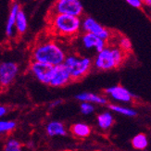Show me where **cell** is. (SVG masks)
<instances>
[{
	"label": "cell",
	"mask_w": 151,
	"mask_h": 151,
	"mask_svg": "<svg viewBox=\"0 0 151 151\" xmlns=\"http://www.w3.org/2000/svg\"><path fill=\"white\" fill-rule=\"evenodd\" d=\"M6 112H8L5 106H1V105H0V118L4 117L6 114Z\"/></svg>",
	"instance_id": "obj_25"
},
{
	"label": "cell",
	"mask_w": 151,
	"mask_h": 151,
	"mask_svg": "<svg viewBox=\"0 0 151 151\" xmlns=\"http://www.w3.org/2000/svg\"><path fill=\"white\" fill-rule=\"evenodd\" d=\"M92 63L90 58L76 55L66 56L63 62L69 70L71 81H78L83 78L91 70Z\"/></svg>",
	"instance_id": "obj_4"
},
{
	"label": "cell",
	"mask_w": 151,
	"mask_h": 151,
	"mask_svg": "<svg viewBox=\"0 0 151 151\" xmlns=\"http://www.w3.org/2000/svg\"><path fill=\"white\" fill-rule=\"evenodd\" d=\"M62 102V100H60V99H58V100H55V101H53L51 104H50V107L51 108H55V107H57V106H58L60 103Z\"/></svg>",
	"instance_id": "obj_26"
},
{
	"label": "cell",
	"mask_w": 151,
	"mask_h": 151,
	"mask_svg": "<svg viewBox=\"0 0 151 151\" xmlns=\"http://www.w3.org/2000/svg\"><path fill=\"white\" fill-rule=\"evenodd\" d=\"M75 97L77 100L81 102H89L92 104H98V105H106L108 103V99L106 97L94 93H88V92L78 94Z\"/></svg>",
	"instance_id": "obj_12"
},
{
	"label": "cell",
	"mask_w": 151,
	"mask_h": 151,
	"mask_svg": "<svg viewBox=\"0 0 151 151\" xmlns=\"http://www.w3.org/2000/svg\"><path fill=\"white\" fill-rule=\"evenodd\" d=\"M82 25L85 32H91V34L96 35L106 42L111 38V32L109 30L103 27L99 22H97L93 18L85 17L82 22Z\"/></svg>",
	"instance_id": "obj_8"
},
{
	"label": "cell",
	"mask_w": 151,
	"mask_h": 151,
	"mask_svg": "<svg viewBox=\"0 0 151 151\" xmlns=\"http://www.w3.org/2000/svg\"><path fill=\"white\" fill-rule=\"evenodd\" d=\"M55 66L48 63L32 60L30 64V70L39 82L45 84H49V82L54 73Z\"/></svg>",
	"instance_id": "obj_6"
},
{
	"label": "cell",
	"mask_w": 151,
	"mask_h": 151,
	"mask_svg": "<svg viewBox=\"0 0 151 151\" xmlns=\"http://www.w3.org/2000/svg\"><path fill=\"white\" fill-rule=\"evenodd\" d=\"M125 58L126 52L122 50L119 47L106 45L101 51L97 52L94 60V66L100 70H110L119 67Z\"/></svg>",
	"instance_id": "obj_3"
},
{
	"label": "cell",
	"mask_w": 151,
	"mask_h": 151,
	"mask_svg": "<svg viewBox=\"0 0 151 151\" xmlns=\"http://www.w3.org/2000/svg\"><path fill=\"white\" fill-rule=\"evenodd\" d=\"M71 81L70 73L66 66L62 63L54 68V73L49 82V85L53 87H61L68 84Z\"/></svg>",
	"instance_id": "obj_9"
},
{
	"label": "cell",
	"mask_w": 151,
	"mask_h": 151,
	"mask_svg": "<svg viewBox=\"0 0 151 151\" xmlns=\"http://www.w3.org/2000/svg\"><path fill=\"white\" fill-rule=\"evenodd\" d=\"M19 10V6L18 3H14L11 6V9L9 12V15L6 24V35L8 37H12L14 35V28H15V22L17 13Z\"/></svg>",
	"instance_id": "obj_13"
},
{
	"label": "cell",
	"mask_w": 151,
	"mask_h": 151,
	"mask_svg": "<svg viewBox=\"0 0 151 151\" xmlns=\"http://www.w3.org/2000/svg\"><path fill=\"white\" fill-rule=\"evenodd\" d=\"M4 151H22V144L16 139H9L6 143Z\"/></svg>",
	"instance_id": "obj_21"
},
{
	"label": "cell",
	"mask_w": 151,
	"mask_h": 151,
	"mask_svg": "<svg viewBox=\"0 0 151 151\" xmlns=\"http://www.w3.org/2000/svg\"><path fill=\"white\" fill-rule=\"evenodd\" d=\"M81 112L83 115H89L91 113H93L95 111V107L92 103L89 102H82L80 106Z\"/></svg>",
	"instance_id": "obj_23"
},
{
	"label": "cell",
	"mask_w": 151,
	"mask_h": 151,
	"mask_svg": "<svg viewBox=\"0 0 151 151\" xmlns=\"http://www.w3.org/2000/svg\"><path fill=\"white\" fill-rule=\"evenodd\" d=\"M50 11V14H67L80 17L83 12V6L80 0H56Z\"/></svg>",
	"instance_id": "obj_5"
},
{
	"label": "cell",
	"mask_w": 151,
	"mask_h": 151,
	"mask_svg": "<svg viewBox=\"0 0 151 151\" xmlns=\"http://www.w3.org/2000/svg\"><path fill=\"white\" fill-rule=\"evenodd\" d=\"M144 2L146 3V5H147V6H150V5H151V0H145Z\"/></svg>",
	"instance_id": "obj_27"
},
{
	"label": "cell",
	"mask_w": 151,
	"mask_h": 151,
	"mask_svg": "<svg viewBox=\"0 0 151 151\" xmlns=\"http://www.w3.org/2000/svg\"><path fill=\"white\" fill-rule=\"evenodd\" d=\"M65 57L66 53L64 49L54 41H45L38 44L32 52V60L48 63L53 66L62 64Z\"/></svg>",
	"instance_id": "obj_1"
},
{
	"label": "cell",
	"mask_w": 151,
	"mask_h": 151,
	"mask_svg": "<svg viewBox=\"0 0 151 151\" xmlns=\"http://www.w3.org/2000/svg\"><path fill=\"white\" fill-rule=\"evenodd\" d=\"M70 132L74 136L79 137V138H85L90 135L92 129L86 123L83 122H77L74 123L70 127Z\"/></svg>",
	"instance_id": "obj_15"
},
{
	"label": "cell",
	"mask_w": 151,
	"mask_h": 151,
	"mask_svg": "<svg viewBox=\"0 0 151 151\" xmlns=\"http://www.w3.org/2000/svg\"><path fill=\"white\" fill-rule=\"evenodd\" d=\"M82 45L86 49H95L96 52L101 51L107 45V42L91 32H85L81 37Z\"/></svg>",
	"instance_id": "obj_11"
},
{
	"label": "cell",
	"mask_w": 151,
	"mask_h": 151,
	"mask_svg": "<svg viewBox=\"0 0 151 151\" xmlns=\"http://www.w3.org/2000/svg\"><path fill=\"white\" fill-rule=\"evenodd\" d=\"M15 27L16 31L18 34L22 35L26 32L28 27V21H27V17H26L24 11L19 9L17 13L16 16V22H15Z\"/></svg>",
	"instance_id": "obj_17"
},
{
	"label": "cell",
	"mask_w": 151,
	"mask_h": 151,
	"mask_svg": "<svg viewBox=\"0 0 151 151\" xmlns=\"http://www.w3.org/2000/svg\"><path fill=\"white\" fill-rule=\"evenodd\" d=\"M19 73L18 64L12 61H3L0 63V85L9 86L13 83Z\"/></svg>",
	"instance_id": "obj_7"
},
{
	"label": "cell",
	"mask_w": 151,
	"mask_h": 151,
	"mask_svg": "<svg viewBox=\"0 0 151 151\" xmlns=\"http://www.w3.org/2000/svg\"><path fill=\"white\" fill-rule=\"evenodd\" d=\"M47 134L49 136H64L67 134V130L64 124L58 121H52L47 125Z\"/></svg>",
	"instance_id": "obj_14"
},
{
	"label": "cell",
	"mask_w": 151,
	"mask_h": 151,
	"mask_svg": "<svg viewBox=\"0 0 151 151\" xmlns=\"http://www.w3.org/2000/svg\"><path fill=\"white\" fill-rule=\"evenodd\" d=\"M125 1L130 5L134 6V8L135 9H141L142 6H143V1H141V0H125Z\"/></svg>",
	"instance_id": "obj_24"
},
{
	"label": "cell",
	"mask_w": 151,
	"mask_h": 151,
	"mask_svg": "<svg viewBox=\"0 0 151 151\" xmlns=\"http://www.w3.org/2000/svg\"><path fill=\"white\" fill-rule=\"evenodd\" d=\"M49 25L54 34L70 37L76 35L80 32L82 21L80 17L67 14H50Z\"/></svg>",
	"instance_id": "obj_2"
},
{
	"label": "cell",
	"mask_w": 151,
	"mask_h": 151,
	"mask_svg": "<svg viewBox=\"0 0 151 151\" xmlns=\"http://www.w3.org/2000/svg\"><path fill=\"white\" fill-rule=\"evenodd\" d=\"M105 92L113 100L122 103L132 102L134 97H135L132 92H130L127 88L122 86V85H113V86L108 87Z\"/></svg>",
	"instance_id": "obj_10"
},
{
	"label": "cell",
	"mask_w": 151,
	"mask_h": 151,
	"mask_svg": "<svg viewBox=\"0 0 151 151\" xmlns=\"http://www.w3.org/2000/svg\"><path fill=\"white\" fill-rule=\"evenodd\" d=\"M97 125L102 130H108L114 123V118L110 112L109 111H105V112L100 113L96 118Z\"/></svg>",
	"instance_id": "obj_16"
},
{
	"label": "cell",
	"mask_w": 151,
	"mask_h": 151,
	"mask_svg": "<svg viewBox=\"0 0 151 151\" xmlns=\"http://www.w3.org/2000/svg\"><path fill=\"white\" fill-rule=\"evenodd\" d=\"M141 1H143V2H144V1H145V0H141Z\"/></svg>",
	"instance_id": "obj_28"
},
{
	"label": "cell",
	"mask_w": 151,
	"mask_h": 151,
	"mask_svg": "<svg viewBox=\"0 0 151 151\" xmlns=\"http://www.w3.org/2000/svg\"><path fill=\"white\" fill-rule=\"evenodd\" d=\"M16 128V122L13 121L0 120V134L9 133Z\"/></svg>",
	"instance_id": "obj_20"
},
{
	"label": "cell",
	"mask_w": 151,
	"mask_h": 151,
	"mask_svg": "<svg viewBox=\"0 0 151 151\" xmlns=\"http://www.w3.org/2000/svg\"><path fill=\"white\" fill-rule=\"evenodd\" d=\"M112 111H115L117 113L122 114L124 116L127 117H135L137 115L136 110L130 109L127 107H123V106H120V105H109V107Z\"/></svg>",
	"instance_id": "obj_19"
},
{
	"label": "cell",
	"mask_w": 151,
	"mask_h": 151,
	"mask_svg": "<svg viewBox=\"0 0 151 151\" xmlns=\"http://www.w3.org/2000/svg\"><path fill=\"white\" fill-rule=\"evenodd\" d=\"M132 146L137 150H144L148 146V139L145 134H138L133 137Z\"/></svg>",
	"instance_id": "obj_18"
},
{
	"label": "cell",
	"mask_w": 151,
	"mask_h": 151,
	"mask_svg": "<svg viewBox=\"0 0 151 151\" xmlns=\"http://www.w3.org/2000/svg\"><path fill=\"white\" fill-rule=\"evenodd\" d=\"M118 47H119L122 50H123L124 52L130 51L132 49V43L129 40V39L125 36H122L119 38V42H118Z\"/></svg>",
	"instance_id": "obj_22"
}]
</instances>
